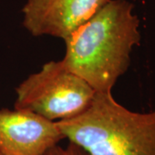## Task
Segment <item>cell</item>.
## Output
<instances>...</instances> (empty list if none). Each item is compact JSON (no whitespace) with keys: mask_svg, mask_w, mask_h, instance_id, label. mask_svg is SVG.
I'll return each mask as SVG.
<instances>
[{"mask_svg":"<svg viewBox=\"0 0 155 155\" xmlns=\"http://www.w3.org/2000/svg\"><path fill=\"white\" fill-rule=\"evenodd\" d=\"M56 122L89 155H155V110H129L112 92H96L83 113Z\"/></svg>","mask_w":155,"mask_h":155,"instance_id":"obj_2","label":"cell"},{"mask_svg":"<svg viewBox=\"0 0 155 155\" xmlns=\"http://www.w3.org/2000/svg\"><path fill=\"white\" fill-rule=\"evenodd\" d=\"M110 0H28L22 26L34 36L69 37Z\"/></svg>","mask_w":155,"mask_h":155,"instance_id":"obj_4","label":"cell"},{"mask_svg":"<svg viewBox=\"0 0 155 155\" xmlns=\"http://www.w3.org/2000/svg\"><path fill=\"white\" fill-rule=\"evenodd\" d=\"M0 155H5L4 153H3V151H2L1 149H0Z\"/></svg>","mask_w":155,"mask_h":155,"instance_id":"obj_7","label":"cell"},{"mask_svg":"<svg viewBox=\"0 0 155 155\" xmlns=\"http://www.w3.org/2000/svg\"><path fill=\"white\" fill-rule=\"evenodd\" d=\"M64 139L56 122L27 110H0V149L5 155H44Z\"/></svg>","mask_w":155,"mask_h":155,"instance_id":"obj_5","label":"cell"},{"mask_svg":"<svg viewBox=\"0 0 155 155\" xmlns=\"http://www.w3.org/2000/svg\"><path fill=\"white\" fill-rule=\"evenodd\" d=\"M15 109L27 110L59 122L80 115L96 91L83 78L69 71L62 61H49L29 75L17 88Z\"/></svg>","mask_w":155,"mask_h":155,"instance_id":"obj_3","label":"cell"},{"mask_svg":"<svg viewBox=\"0 0 155 155\" xmlns=\"http://www.w3.org/2000/svg\"><path fill=\"white\" fill-rule=\"evenodd\" d=\"M44 155H89L85 151L77 145L69 142L66 147L56 145L50 148Z\"/></svg>","mask_w":155,"mask_h":155,"instance_id":"obj_6","label":"cell"},{"mask_svg":"<svg viewBox=\"0 0 155 155\" xmlns=\"http://www.w3.org/2000/svg\"><path fill=\"white\" fill-rule=\"evenodd\" d=\"M140 20L127 0H110L91 18L64 40L61 60L96 92H112L127 72L134 48L140 43Z\"/></svg>","mask_w":155,"mask_h":155,"instance_id":"obj_1","label":"cell"}]
</instances>
